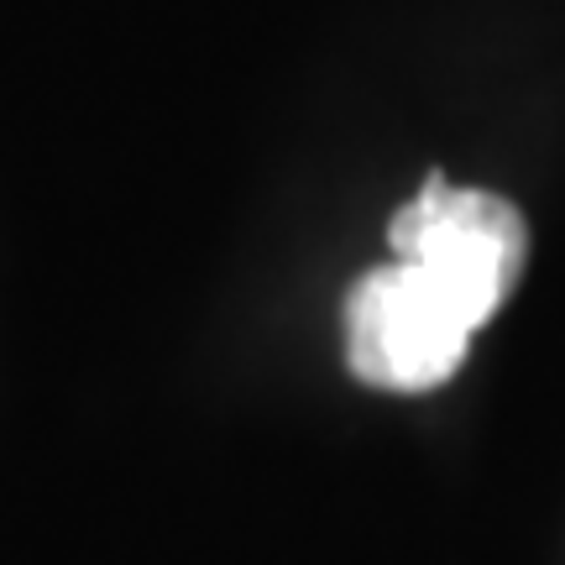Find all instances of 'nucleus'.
<instances>
[{
  "mask_svg": "<svg viewBox=\"0 0 565 565\" xmlns=\"http://www.w3.org/2000/svg\"><path fill=\"white\" fill-rule=\"evenodd\" d=\"M387 242L393 263L429 273L477 330L508 303L529 263V225L519 204L487 189H456L445 173H429L419 194L393 215Z\"/></svg>",
  "mask_w": 565,
  "mask_h": 565,
  "instance_id": "obj_1",
  "label": "nucleus"
},
{
  "mask_svg": "<svg viewBox=\"0 0 565 565\" xmlns=\"http://www.w3.org/2000/svg\"><path fill=\"white\" fill-rule=\"evenodd\" d=\"M477 324L408 263L372 267L345 299V362L366 387L429 393L456 377Z\"/></svg>",
  "mask_w": 565,
  "mask_h": 565,
  "instance_id": "obj_2",
  "label": "nucleus"
}]
</instances>
